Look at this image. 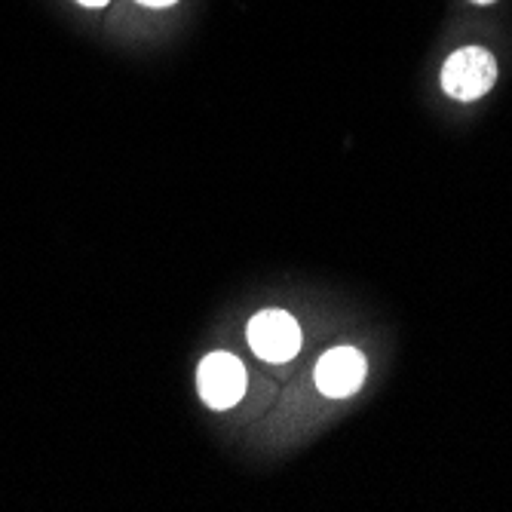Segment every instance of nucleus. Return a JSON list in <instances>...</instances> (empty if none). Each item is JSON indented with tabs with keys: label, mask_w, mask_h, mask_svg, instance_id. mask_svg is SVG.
<instances>
[{
	"label": "nucleus",
	"mask_w": 512,
	"mask_h": 512,
	"mask_svg": "<svg viewBox=\"0 0 512 512\" xmlns=\"http://www.w3.org/2000/svg\"><path fill=\"white\" fill-rule=\"evenodd\" d=\"M365 381V356L353 347H335L316 365V387L329 399L353 396Z\"/></svg>",
	"instance_id": "obj_4"
},
{
	"label": "nucleus",
	"mask_w": 512,
	"mask_h": 512,
	"mask_svg": "<svg viewBox=\"0 0 512 512\" xmlns=\"http://www.w3.org/2000/svg\"><path fill=\"white\" fill-rule=\"evenodd\" d=\"M473 4H482L485 7V4H494V0H473Z\"/></svg>",
	"instance_id": "obj_7"
},
{
	"label": "nucleus",
	"mask_w": 512,
	"mask_h": 512,
	"mask_svg": "<svg viewBox=\"0 0 512 512\" xmlns=\"http://www.w3.org/2000/svg\"><path fill=\"white\" fill-rule=\"evenodd\" d=\"M497 80V62L482 46H463L442 65V89L457 102H473L491 92Z\"/></svg>",
	"instance_id": "obj_1"
},
{
	"label": "nucleus",
	"mask_w": 512,
	"mask_h": 512,
	"mask_svg": "<svg viewBox=\"0 0 512 512\" xmlns=\"http://www.w3.org/2000/svg\"><path fill=\"white\" fill-rule=\"evenodd\" d=\"M77 4H83V7H92V10H99V7H105L108 0H77Z\"/></svg>",
	"instance_id": "obj_6"
},
{
	"label": "nucleus",
	"mask_w": 512,
	"mask_h": 512,
	"mask_svg": "<svg viewBox=\"0 0 512 512\" xmlns=\"http://www.w3.org/2000/svg\"><path fill=\"white\" fill-rule=\"evenodd\" d=\"M138 4H145V7H172L175 4V0H138Z\"/></svg>",
	"instance_id": "obj_5"
},
{
	"label": "nucleus",
	"mask_w": 512,
	"mask_h": 512,
	"mask_svg": "<svg viewBox=\"0 0 512 512\" xmlns=\"http://www.w3.org/2000/svg\"><path fill=\"white\" fill-rule=\"evenodd\" d=\"M246 368L237 356L230 353H212L203 359L200 371H197V387L200 396L209 408L224 411L234 408L243 396H246Z\"/></svg>",
	"instance_id": "obj_3"
},
{
	"label": "nucleus",
	"mask_w": 512,
	"mask_h": 512,
	"mask_svg": "<svg viewBox=\"0 0 512 512\" xmlns=\"http://www.w3.org/2000/svg\"><path fill=\"white\" fill-rule=\"evenodd\" d=\"M249 347L264 362H289L301 350V329L286 310H261L249 322Z\"/></svg>",
	"instance_id": "obj_2"
}]
</instances>
